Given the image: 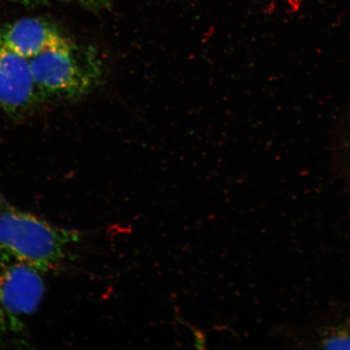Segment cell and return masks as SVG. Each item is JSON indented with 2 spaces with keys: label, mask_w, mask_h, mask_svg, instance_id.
<instances>
[{
  "label": "cell",
  "mask_w": 350,
  "mask_h": 350,
  "mask_svg": "<svg viewBox=\"0 0 350 350\" xmlns=\"http://www.w3.org/2000/svg\"><path fill=\"white\" fill-rule=\"evenodd\" d=\"M42 102L28 59L0 42V109L8 115L17 116Z\"/></svg>",
  "instance_id": "obj_4"
},
{
  "label": "cell",
  "mask_w": 350,
  "mask_h": 350,
  "mask_svg": "<svg viewBox=\"0 0 350 350\" xmlns=\"http://www.w3.org/2000/svg\"><path fill=\"white\" fill-rule=\"evenodd\" d=\"M81 239L80 232L25 211L0 193V266L21 264L46 272L67 260Z\"/></svg>",
  "instance_id": "obj_1"
},
{
  "label": "cell",
  "mask_w": 350,
  "mask_h": 350,
  "mask_svg": "<svg viewBox=\"0 0 350 350\" xmlns=\"http://www.w3.org/2000/svg\"><path fill=\"white\" fill-rule=\"evenodd\" d=\"M67 38L57 26L42 19L24 18L0 24V42L27 59Z\"/></svg>",
  "instance_id": "obj_5"
},
{
  "label": "cell",
  "mask_w": 350,
  "mask_h": 350,
  "mask_svg": "<svg viewBox=\"0 0 350 350\" xmlns=\"http://www.w3.org/2000/svg\"><path fill=\"white\" fill-rule=\"evenodd\" d=\"M326 349H350V326L338 328L323 341Z\"/></svg>",
  "instance_id": "obj_6"
},
{
  "label": "cell",
  "mask_w": 350,
  "mask_h": 350,
  "mask_svg": "<svg viewBox=\"0 0 350 350\" xmlns=\"http://www.w3.org/2000/svg\"><path fill=\"white\" fill-rule=\"evenodd\" d=\"M28 61L43 102L85 97L98 87L104 75L98 51L68 37Z\"/></svg>",
  "instance_id": "obj_2"
},
{
  "label": "cell",
  "mask_w": 350,
  "mask_h": 350,
  "mask_svg": "<svg viewBox=\"0 0 350 350\" xmlns=\"http://www.w3.org/2000/svg\"><path fill=\"white\" fill-rule=\"evenodd\" d=\"M45 292L40 271L21 264L0 266V344H27L29 319Z\"/></svg>",
  "instance_id": "obj_3"
},
{
  "label": "cell",
  "mask_w": 350,
  "mask_h": 350,
  "mask_svg": "<svg viewBox=\"0 0 350 350\" xmlns=\"http://www.w3.org/2000/svg\"><path fill=\"white\" fill-rule=\"evenodd\" d=\"M90 10H99L109 6V0H71Z\"/></svg>",
  "instance_id": "obj_7"
},
{
  "label": "cell",
  "mask_w": 350,
  "mask_h": 350,
  "mask_svg": "<svg viewBox=\"0 0 350 350\" xmlns=\"http://www.w3.org/2000/svg\"><path fill=\"white\" fill-rule=\"evenodd\" d=\"M8 1L16 2L22 4H25V5H32V4L40 2L41 0H8Z\"/></svg>",
  "instance_id": "obj_8"
}]
</instances>
